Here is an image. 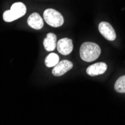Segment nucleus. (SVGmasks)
<instances>
[{
    "mask_svg": "<svg viewBox=\"0 0 125 125\" xmlns=\"http://www.w3.org/2000/svg\"><path fill=\"white\" fill-rule=\"evenodd\" d=\"M73 63L68 60H62L59 62L55 66L53 67V70L52 71L53 76H60L64 75L65 73L72 69Z\"/></svg>",
    "mask_w": 125,
    "mask_h": 125,
    "instance_id": "5",
    "label": "nucleus"
},
{
    "mask_svg": "<svg viewBox=\"0 0 125 125\" xmlns=\"http://www.w3.org/2000/svg\"><path fill=\"white\" fill-rule=\"evenodd\" d=\"M101 50L98 45L92 42H85L82 44L79 50L80 58L87 62L96 60L100 55Z\"/></svg>",
    "mask_w": 125,
    "mask_h": 125,
    "instance_id": "1",
    "label": "nucleus"
},
{
    "mask_svg": "<svg viewBox=\"0 0 125 125\" xmlns=\"http://www.w3.org/2000/svg\"><path fill=\"white\" fill-rule=\"evenodd\" d=\"M57 46V38L53 33H49L47 38L43 40V47L47 51L51 52L55 50Z\"/></svg>",
    "mask_w": 125,
    "mask_h": 125,
    "instance_id": "9",
    "label": "nucleus"
},
{
    "mask_svg": "<svg viewBox=\"0 0 125 125\" xmlns=\"http://www.w3.org/2000/svg\"><path fill=\"white\" fill-rule=\"evenodd\" d=\"M99 31L106 40L114 41L116 38V34L115 29L112 25L107 22H101L99 24Z\"/></svg>",
    "mask_w": 125,
    "mask_h": 125,
    "instance_id": "4",
    "label": "nucleus"
},
{
    "mask_svg": "<svg viewBox=\"0 0 125 125\" xmlns=\"http://www.w3.org/2000/svg\"><path fill=\"white\" fill-rule=\"evenodd\" d=\"M26 13V7L22 2H15L10 7V9L6 10L3 14V20L5 22H13Z\"/></svg>",
    "mask_w": 125,
    "mask_h": 125,
    "instance_id": "2",
    "label": "nucleus"
},
{
    "mask_svg": "<svg viewBox=\"0 0 125 125\" xmlns=\"http://www.w3.org/2000/svg\"><path fill=\"white\" fill-rule=\"evenodd\" d=\"M59 62V57L55 53L49 54L47 56L46 59H45V64L48 67H52L55 66Z\"/></svg>",
    "mask_w": 125,
    "mask_h": 125,
    "instance_id": "10",
    "label": "nucleus"
},
{
    "mask_svg": "<svg viewBox=\"0 0 125 125\" xmlns=\"http://www.w3.org/2000/svg\"><path fill=\"white\" fill-rule=\"evenodd\" d=\"M56 47H57L58 51L64 55H69L73 51V48L72 40L67 38L60 39L57 42V46Z\"/></svg>",
    "mask_w": 125,
    "mask_h": 125,
    "instance_id": "6",
    "label": "nucleus"
},
{
    "mask_svg": "<svg viewBox=\"0 0 125 125\" xmlns=\"http://www.w3.org/2000/svg\"><path fill=\"white\" fill-rule=\"evenodd\" d=\"M28 25L34 29L39 30L43 26V20L39 14L35 12L29 17Z\"/></svg>",
    "mask_w": 125,
    "mask_h": 125,
    "instance_id": "8",
    "label": "nucleus"
},
{
    "mask_svg": "<svg viewBox=\"0 0 125 125\" xmlns=\"http://www.w3.org/2000/svg\"><path fill=\"white\" fill-rule=\"evenodd\" d=\"M43 19L48 25L52 27H60L64 23L63 16L56 10L48 8L44 10Z\"/></svg>",
    "mask_w": 125,
    "mask_h": 125,
    "instance_id": "3",
    "label": "nucleus"
},
{
    "mask_svg": "<svg viewBox=\"0 0 125 125\" xmlns=\"http://www.w3.org/2000/svg\"><path fill=\"white\" fill-rule=\"evenodd\" d=\"M107 70V64L104 62H98L89 66L86 72L91 76H94L104 73Z\"/></svg>",
    "mask_w": 125,
    "mask_h": 125,
    "instance_id": "7",
    "label": "nucleus"
},
{
    "mask_svg": "<svg viewBox=\"0 0 125 125\" xmlns=\"http://www.w3.org/2000/svg\"><path fill=\"white\" fill-rule=\"evenodd\" d=\"M115 90L118 93H125V75L117 79L115 83Z\"/></svg>",
    "mask_w": 125,
    "mask_h": 125,
    "instance_id": "11",
    "label": "nucleus"
}]
</instances>
